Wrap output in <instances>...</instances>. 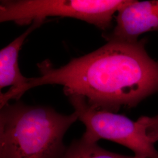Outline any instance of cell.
Wrapping results in <instances>:
<instances>
[{
	"mask_svg": "<svg viewBox=\"0 0 158 158\" xmlns=\"http://www.w3.org/2000/svg\"><path fill=\"white\" fill-rule=\"evenodd\" d=\"M38 68L40 76L29 78L20 97L35 87L61 85L68 97L82 96L95 109L116 113L158 91V63L148 55L143 40L108 41L60 68H53L47 60Z\"/></svg>",
	"mask_w": 158,
	"mask_h": 158,
	"instance_id": "1",
	"label": "cell"
},
{
	"mask_svg": "<svg viewBox=\"0 0 158 158\" xmlns=\"http://www.w3.org/2000/svg\"><path fill=\"white\" fill-rule=\"evenodd\" d=\"M79 120L53 108L8 103L0 111V158H59L66 132Z\"/></svg>",
	"mask_w": 158,
	"mask_h": 158,
	"instance_id": "2",
	"label": "cell"
},
{
	"mask_svg": "<svg viewBox=\"0 0 158 158\" xmlns=\"http://www.w3.org/2000/svg\"><path fill=\"white\" fill-rule=\"evenodd\" d=\"M132 0H3L0 22L31 24L48 17H69L95 25L104 31L112 26L113 16Z\"/></svg>",
	"mask_w": 158,
	"mask_h": 158,
	"instance_id": "3",
	"label": "cell"
},
{
	"mask_svg": "<svg viewBox=\"0 0 158 158\" xmlns=\"http://www.w3.org/2000/svg\"><path fill=\"white\" fill-rule=\"evenodd\" d=\"M79 120L85 127L83 137L91 141L107 139L131 149L135 156L158 158V151L148 138L143 117L134 121L123 115L97 110L91 107L85 97H68Z\"/></svg>",
	"mask_w": 158,
	"mask_h": 158,
	"instance_id": "4",
	"label": "cell"
},
{
	"mask_svg": "<svg viewBox=\"0 0 158 158\" xmlns=\"http://www.w3.org/2000/svg\"><path fill=\"white\" fill-rule=\"evenodd\" d=\"M155 31H158V0H132L119 10L115 28L104 37L107 41L135 42L141 34Z\"/></svg>",
	"mask_w": 158,
	"mask_h": 158,
	"instance_id": "5",
	"label": "cell"
},
{
	"mask_svg": "<svg viewBox=\"0 0 158 158\" xmlns=\"http://www.w3.org/2000/svg\"><path fill=\"white\" fill-rule=\"evenodd\" d=\"M45 20H36L23 34L0 51V89L11 86L6 93L1 92L0 108L16 100L18 93L28 81L23 76L18 65V55L24 41L34 31L40 27Z\"/></svg>",
	"mask_w": 158,
	"mask_h": 158,
	"instance_id": "6",
	"label": "cell"
},
{
	"mask_svg": "<svg viewBox=\"0 0 158 158\" xmlns=\"http://www.w3.org/2000/svg\"><path fill=\"white\" fill-rule=\"evenodd\" d=\"M59 158H143L131 156L110 152L99 146L98 142L89 141L83 136L75 139Z\"/></svg>",
	"mask_w": 158,
	"mask_h": 158,
	"instance_id": "7",
	"label": "cell"
},
{
	"mask_svg": "<svg viewBox=\"0 0 158 158\" xmlns=\"http://www.w3.org/2000/svg\"><path fill=\"white\" fill-rule=\"evenodd\" d=\"M146 125L148 138L149 141L155 144L158 141V115L153 117H143Z\"/></svg>",
	"mask_w": 158,
	"mask_h": 158,
	"instance_id": "8",
	"label": "cell"
}]
</instances>
